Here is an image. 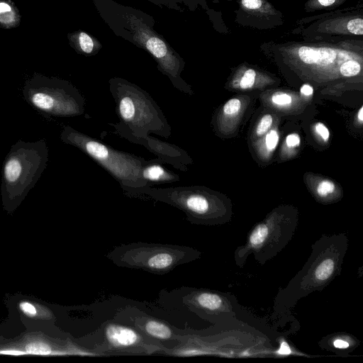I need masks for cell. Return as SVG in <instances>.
Masks as SVG:
<instances>
[{
  "instance_id": "52a82bcc",
  "label": "cell",
  "mask_w": 363,
  "mask_h": 363,
  "mask_svg": "<svg viewBox=\"0 0 363 363\" xmlns=\"http://www.w3.org/2000/svg\"><path fill=\"white\" fill-rule=\"evenodd\" d=\"M22 93L30 105L45 115L74 117L85 111L84 96L64 79L36 74L26 82Z\"/></svg>"
},
{
  "instance_id": "9c48e42d",
  "label": "cell",
  "mask_w": 363,
  "mask_h": 363,
  "mask_svg": "<svg viewBox=\"0 0 363 363\" xmlns=\"http://www.w3.org/2000/svg\"><path fill=\"white\" fill-rule=\"evenodd\" d=\"M163 202L182 211L186 220L197 225H213L226 220L217 200L204 188L197 186H179L168 188L148 187L143 196Z\"/></svg>"
},
{
  "instance_id": "d4e9b609",
  "label": "cell",
  "mask_w": 363,
  "mask_h": 363,
  "mask_svg": "<svg viewBox=\"0 0 363 363\" xmlns=\"http://www.w3.org/2000/svg\"><path fill=\"white\" fill-rule=\"evenodd\" d=\"M278 141L279 135L275 130H270L265 137L266 147L270 151L276 148Z\"/></svg>"
},
{
  "instance_id": "277c9868",
  "label": "cell",
  "mask_w": 363,
  "mask_h": 363,
  "mask_svg": "<svg viewBox=\"0 0 363 363\" xmlns=\"http://www.w3.org/2000/svg\"><path fill=\"white\" fill-rule=\"evenodd\" d=\"M60 139L80 150L104 168L118 182L125 195L139 197L152 186L141 175L142 168L148 161L145 158L116 150L69 125L63 127Z\"/></svg>"
},
{
  "instance_id": "44dd1931",
  "label": "cell",
  "mask_w": 363,
  "mask_h": 363,
  "mask_svg": "<svg viewBox=\"0 0 363 363\" xmlns=\"http://www.w3.org/2000/svg\"><path fill=\"white\" fill-rule=\"evenodd\" d=\"M256 73L254 69H247L242 76L240 86L242 89H248L253 86L255 80Z\"/></svg>"
},
{
  "instance_id": "836d02e7",
  "label": "cell",
  "mask_w": 363,
  "mask_h": 363,
  "mask_svg": "<svg viewBox=\"0 0 363 363\" xmlns=\"http://www.w3.org/2000/svg\"><path fill=\"white\" fill-rule=\"evenodd\" d=\"M357 118L359 120L360 123H362L363 121V107L362 106L360 108V109L358 111Z\"/></svg>"
},
{
  "instance_id": "d6a6232c",
  "label": "cell",
  "mask_w": 363,
  "mask_h": 363,
  "mask_svg": "<svg viewBox=\"0 0 363 363\" xmlns=\"http://www.w3.org/2000/svg\"><path fill=\"white\" fill-rule=\"evenodd\" d=\"M319 4L324 6H328L332 5L335 0H318Z\"/></svg>"
},
{
  "instance_id": "ac0fdd59",
  "label": "cell",
  "mask_w": 363,
  "mask_h": 363,
  "mask_svg": "<svg viewBox=\"0 0 363 363\" xmlns=\"http://www.w3.org/2000/svg\"><path fill=\"white\" fill-rule=\"evenodd\" d=\"M360 71L361 65L355 60H347L343 62L340 67V72L344 77L355 76L359 74Z\"/></svg>"
},
{
  "instance_id": "6da1fadb",
  "label": "cell",
  "mask_w": 363,
  "mask_h": 363,
  "mask_svg": "<svg viewBox=\"0 0 363 363\" xmlns=\"http://www.w3.org/2000/svg\"><path fill=\"white\" fill-rule=\"evenodd\" d=\"M101 18L114 33L148 52L158 69L170 80L174 88L192 95L191 86L181 77L185 62L182 57L152 27L151 18L128 6L113 0H93Z\"/></svg>"
},
{
  "instance_id": "484cf974",
  "label": "cell",
  "mask_w": 363,
  "mask_h": 363,
  "mask_svg": "<svg viewBox=\"0 0 363 363\" xmlns=\"http://www.w3.org/2000/svg\"><path fill=\"white\" fill-rule=\"evenodd\" d=\"M157 6H164L177 11H183L179 0H148Z\"/></svg>"
},
{
  "instance_id": "9a60e30c",
  "label": "cell",
  "mask_w": 363,
  "mask_h": 363,
  "mask_svg": "<svg viewBox=\"0 0 363 363\" xmlns=\"http://www.w3.org/2000/svg\"><path fill=\"white\" fill-rule=\"evenodd\" d=\"M69 43L75 50L85 55H93L97 53L101 45L100 43L89 33L77 31L68 35Z\"/></svg>"
},
{
  "instance_id": "7402d4cb",
  "label": "cell",
  "mask_w": 363,
  "mask_h": 363,
  "mask_svg": "<svg viewBox=\"0 0 363 363\" xmlns=\"http://www.w3.org/2000/svg\"><path fill=\"white\" fill-rule=\"evenodd\" d=\"M241 107V102L238 99H232L227 101L223 108L225 115H233L238 113Z\"/></svg>"
},
{
  "instance_id": "7a4b0ae2",
  "label": "cell",
  "mask_w": 363,
  "mask_h": 363,
  "mask_svg": "<svg viewBox=\"0 0 363 363\" xmlns=\"http://www.w3.org/2000/svg\"><path fill=\"white\" fill-rule=\"evenodd\" d=\"M348 247L345 233L323 235L311 245V253L302 269L286 287L279 289L274 308L284 313L310 294L324 289L340 274Z\"/></svg>"
},
{
  "instance_id": "1f68e13d",
  "label": "cell",
  "mask_w": 363,
  "mask_h": 363,
  "mask_svg": "<svg viewBox=\"0 0 363 363\" xmlns=\"http://www.w3.org/2000/svg\"><path fill=\"white\" fill-rule=\"evenodd\" d=\"M300 91L304 96H311L313 93V89L309 84H305L301 87Z\"/></svg>"
},
{
  "instance_id": "e0dca14e",
  "label": "cell",
  "mask_w": 363,
  "mask_h": 363,
  "mask_svg": "<svg viewBox=\"0 0 363 363\" xmlns=\"http://www.w3.org/2000/svg\"><path fill=\"white\" fill-rule=\"evenodd\" d=\"M328 344L323 345V346L331 345L333 347L338 350H352L357 346V341L353 340L352 337L349 335H335L331 336L329 340Z\"/></svg>"
},
{
  "instance_id": "4dcf8cb0",
  "label": "cell",
  "mask_w": 363,
  "mask_h": 363,
  "mask_svg": "<svg viewBox=\"0 0 363 363\" xmlns=\"http://www.w3.org/2000/svg\"><path fill=\"white\" fill-rule=\"evenodd\" d=\"M242 5L249 9H257L261 7V0H242Z\"/></svg>"
},
{
  "instance_id": "f546056e",
  "label": "cell",
  "mask_w": 363,
  "mask_h": 363,
  "mask_svg": "<svg viewBox=\"0 0 363 363\" xmlns=\"http://www.w3.org/2000/svg\"><path fill=\"white\" fill-rule=\"evenodd\" d=\"M300 142L301 138L297 133L289 134L286 138V143L289 147H295L299 145Z\"/></svg>"
},
{
  "instance_id": "e575fe53",
  "label": "cell",
  "mask_w": 363,
  "mask_h": 363,
  "mask_svg": "<svg viewBox=\"0 0 363 363\" xmlns=\"http://www.w3.org/2000/svg\"><path fill=\"white\" fill-rule=\"evenodd\" d=\"M179 1L185 6L191 5V0H179Z\"/></svg>"
},
{
  "instance_id": "cb8c5ba5",
  "label": "cell",
  "mask_w": 363,
  "mask_h": 363,
  "mask_svg": "<svg viewBox=\"0 0 363 363\" xmlns=\"http://www.w3.org/2000/svg\"><path fill=\"white\" fill-rule=\"evenodd\" d=\"M272 123V117L270 114L264 115L262 119L260 120L259 123L257 125V134L258 135H262L264 133H265L268 129L270 128L271 125Z\"/></svg>"
},
{
  "instance_id": "3957f363",
  "label": "cell",
  "mask_w": 363,
  "mask_h": 363,
  "mask_svg": "<svg viewBox=\"0 0 363 363\" xmlns=\"http://www.w3.org/2000/svg\"><path fill=\"white\" fill-rule=\"evenodd\" d=\"M109 91L116 103L119 122L111 123L118 136L145 138L155 133L167 138L172 128L162 111L148 92L121 77L110 79Z\"/></svg>"
},
{
  "instance_id": "ba28073f",
  "label": "cell",
  "mask_w": 363,
  "mask_h": 363,
  "mask_svg": "<svg viewBox=\"0 0 363 363\" xmlns=\"http://www.w3.org/2000/svg\"><path fill=\"white\" fill-rule=\"evenodd\" d=\"M296 220L284 216L273 215L255 225L248 233L244 245L234 253L235 264L243 267L249 256L253 255L260 264L278 255L295 234Z\"/></svg>"
},
{
  "instance_id": "d6986e66",
  "label": "cell",
  "mask_w": 363,
  "mask_h": 363,
  "mask_svg": "<svg viewBox=\"0 0 363 363\" xmlns=\"http://www.w3.org/2000/svg\"><path fill=\"white\" fill-rule=\"evenodd\" d=\"M26 352L32 354L48 355L52 351L49 345L43 342H33L28 344L26 347Z\"/></svg>"
},
{
  "instance_id": "5b68a950",
  "label": "cell",
  "mask_w": 363,
  "mask_h": 363,
  "mask_svg": "<svg viewBox=\"0 0 363 363\" xmlns=\"http://www.w3.org/2000/svg\"><path fill=\"white\" fill-rule=\"evenodd\" d=\"M48 162L45 139L35 142L18 140L5 157L1 192L6 206H17L34 187Z\"/></svg>"
},
{
  "instance_id": "7c38bea8",
  "label": "cell",
  "mask_w": 363,
  "mask_h": 363,
  "mask_svg": "<svg viewBox=\"0 0 363 363\" xmlns=\"http://www.w3.org/2000/svg\"><path fill=\"white\" fill-rule=\"evenodd\" d=\"M105 340L113 350L122 352L150 351L143 337L131 328L115 323L107 324Z\"/></svg>"
},
{
  "instance_id": "4316f807",
  "label": "cell",
  "mask_w": 363,
  "mask_h": 363,
  "mask_svg": "<svg viewBox=\"0 0 363 363\" xmlns=\"http://www.w3.org/2000/svg\"><path fill=\"white\" fill-rule=\"evenodd\" d=\"M18 306L21 311L28 317H34L37 315L36 307L29 301H21L19 303Z\"/></svg>"
},
{
  "instance_id": "ffe728a7",
  "label": "cell",
  "mask_w": 363,
  "mask_h": 363,
  "mask_svg": "<svg viewBox=\"0 0 363 363\" xmlns=\"http://www.w3.org/2000/svg\"><path fill=\"white\" fill-rule=\"evenodd\" d=\"M335 184L330 180H323L320 182L316 189L317 194L320 197H325L332 194L335 190Z\"/></svg>"
},
{
  "instance_id": "8fae6325",
  "label": "cell",
  "mask_w": 363,
  "mask_h": 363,
  "mask_svg": "<svg viewBox=\"0 0 363 363\" xmlns=\"http://www.w3.org/2000/svg\"><path fill=\"white\" fill-rule=\"evenodd\" d=\"M129 142L144 146L147 150L157 156L163 164H169L174 168L186 172L187 166L192 164V160L186 150L180 147L159 140L152 136L135 138L123 135L121 136Z\"/></svg>"
},
{
  "instance_id": "5bb4252c",
  "label": "cell",
  "mask_w": 363,
  "mask_h": 363,
  "mask_svg": "<svg viewBox=\"0 0 363 363\" xmlns=\"http://www.w3.org/2000/svg\"><path fill=\"white\" fill-rule=\"evenodd\" d=\"M139 329L147 336L157 340H168L174 337V333L167 324L152 318H145L139 320Z\"/></svg>"
},
{
  "instance_id": "83f0119b",
  "label": "cell",
  "mask_w": 363,
  "mask_h": 363,
  "mask_svg": "<svg viewBox=\"0 0 363 363\" xmlns=\"http://www.w3.org/2000/svg\"><path fill=\"white\" fill-rule=\"evenodd\" d=\"M272 101L274 104L285 106L291 103V97L290 95L285 93H276L272 97Z\"/></svg>"
},
{
  "instance_id": "8992f818",
  "label": "cell",
  "mask_w": 363,
  "mask_h": 363,
  "mask_svg": "<svg viewBox=\"0 0 363 363\" xmlns=\"http://www.w3.org/2000/svg\"><path fill=\"white\" fill-rule=\"evenodd\" d=\"M201 252L188 246L135 242L115 247L106 257L121 267L155 274L169 273L177 267L200 258Z\"/></svg>"
},
{
  "instance_id": "4fadbf2b",
  "label": "cell",
  "mask_w": 363,
  "mask_h": 363,
  "mask_svg": "<svg viewBox=\"0 0 363 363\" xmlns=\"http://www.w3.org/2000/svg\"><path fill=\"white\" fill-rule=\"evenodd\" d=\"M163 164L158 158L151 159L143 167L141 175L143 179L153 185L155 184H166L179 182L180 177L162 165Z\"/></svg>"
},
{
  "instance_id": "2e32d148",
  "label": "cell",
  "mask_w": 363,
  "mask_h": 363,
  "mask_svg": "<svg viewBox=\"0 0 363 363\" xmlns=\"http://www.w3.org/2000/svg\"><path fill=\"white\" fill-rule=\"evenodd\" d=\"M19 20L16 7L10 1L0 0V26L6 28L16 27Z\"/></svg>"
},
{
  "instance_id": "603a6c76",
  "label": "cell",
  "mask_w": 363,
  "mask_h": 363,
  "mask_svg": "<svg viewBox=\"0 0 363 363\" xmlns=\"http://www.w3.org/2000/svg\"><path fill=\"white\" fill-rule=\"evenodd\" d=\"M347 28L350 33L354 35L363 34V21L362 18L350 20L347 24Z\"/></svg>"
},
{
  "instance_id": "30bf717a",
  "label": "cell",
  "mask_w": 363,
  "mask_h": 363,
  "mask_svg": "<svg viewBox=\"0 0 363 363\" xmlns=\"http://www.w3.org/2000/svg\"><path fill=\"white\" fill-rule=\"evenodd\" d=\"M185 304L208 319L233 318L238 313V303L233 295L208 289L190 291L184 298Z\"/></svg>"
},
{
  "instance_id": "f1b7e54d",
  "label": "cell",
  "mask_w": 363,
  "mask_h": 363,
  "mask_svg": "<svg viewBox=\"0 0 363 363\" xmlns=\"http://www.w3.org/2000/svg\"><path fill=\"white\" fill-rule=\"evenodd\" d=\"M315 130L324 141H327L330 137V132L328 128L322 123L315 124Z\"/></svg>"
}]
</instances>
